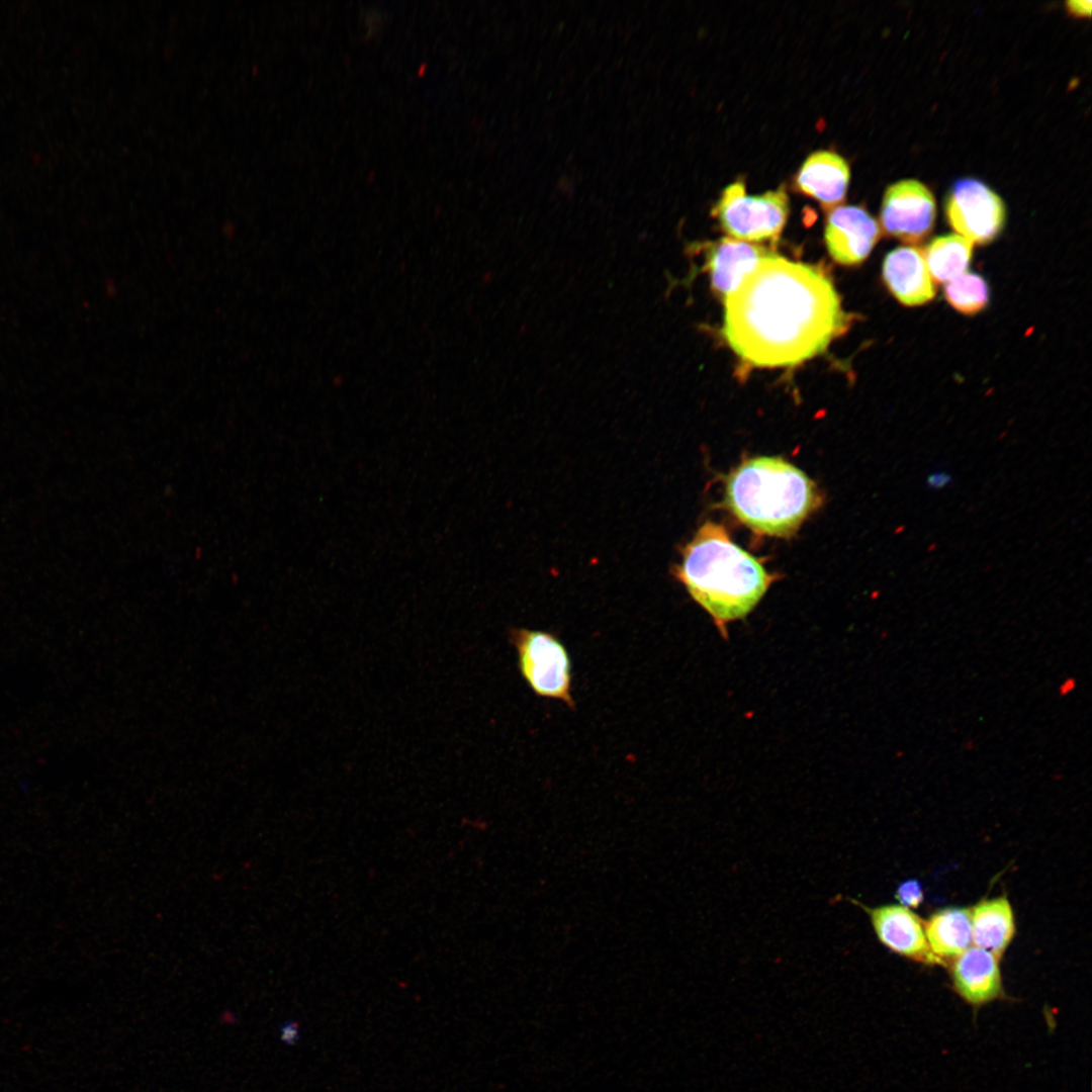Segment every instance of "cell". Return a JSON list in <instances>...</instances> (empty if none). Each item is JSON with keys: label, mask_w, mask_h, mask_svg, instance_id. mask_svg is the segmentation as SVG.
I'll list each match as a JSON object with an SVG mask.
<instances>
[{"label": "cell", "mask_w": 1092, "mask_h": 1092, "mask_svg": "<svg viewBox=\"0 0 1092 1092\" xmlns=\"http://www.w3.org/2000/svg\"><path fill=\"white\" fill-rule=\"evenodd\" d=\"M723 303L726 342L758 368L794 367L823 354L852 320L824 269L776 253Z\"/></svg>", "instance_id": "obj_1"}, {"label": "cell", "mask_w": 1092, "mask_h": 1092, "mask_svg": "<svg viewBox=\"0 0 1092 1092\" xmlns=\"http://www.w3.org/2000/svg\"><path fill=\"white\" fill-rule=\"evenodd\" d=\"M675 577L714 620L727 638V624L747 616L767 590L772 577L727 531L706 522L682 549Z\"/></svg>", "instance_id": "obj_2"}, {"label": "cell", "mask_w": 1092, "mask_h": 1092, "mask_svg": "<svg viewBox=\"0 0 1092 1092\" xmlns=\"http://www.w3.org/2000/svg\"><path fill=\"white\" fill-rule=\"evenodd\" d=\"M726 504L755 533L787 537L817 507L815 483L780 457L742 462L728 477Z\"/></svg>", "instance_id": "obj_3"}, {"label": "cell", "mask_w": 1092, "mask_h": 1092, "mask_svg": "<svg viewBox=\"0 0 1092 1092\" xmlns=\"http://www.w3.org/2000/svg\"><path fill=\"white\" fill-rule=\"evenodd\" d=\"M789 211V197L784 186L749 195L742 181L726 186L712 208L713 216L730 238L771 244L779 241Z\"/></svg>", "instance_id": "obj_4"}, {"label": "cell", "mask_w": 1092, "mask_h": 1092, "mask_svg": "<svg viewBox=\"0 0 1092 1092\" xmlns=\"http://www.w3.org/2000/svg\"><path fill=\"white\" fill-rule=\"evenodd\" d=\"M510 640L517 651L519 670L533 693L575 708L571 694L572 666L563 642L553 633L516 628Z\"/></svg>", "instance_id": "obj_5"}, {"label": "cell", "mask_w": 1092, "mask_h": 1092, "mask_svg": "<svg viewBox=\"0 0 1092 1092\" xmlns=\"http://www.w3.org/2000/svg\"><path fill=\"white\" fill-rule=\"evenodd\" d=\"M945 214L957 235L980 245L992 242L1005 221L1002 199L976 179L954 183L946 200Z\"/></svg>", "instance_id": "obj_6"}, {"label": "cell", "mask_w": 1092, "mask_h": 1092, "mask_svg": "<svg viewBox=\"0 0 1092 1092\" xmlns=\"http://www.w3.org/2000/svg\"><path fill=\"white\" fill-rule=\"evenodd\" d=\"M936 215L930 190L917 180H901L885 191L880 213L883 230L908 244H917L931 233Z\"/></svg>", "instance_id": "obj_7"}, {"label": "cell", "mask_w": 1092, "mask_h": 1092, "mask_svg": "<svg viewBox=\"0 0 1092 1092\" xmlns=\"http://www.w3.org/2000/svg\"><path fill=\"white\" fill-rule=\"evenodd\" d=\"M869 916L879 941L891 951L925 965H944L931 950L924 923L911 910L895 904L869 907L852 898Z\"/></svg>", "instance_id": "obj_8"}, {"label": "cell", "mask_w": 1092, "mask_h": 1092, "mask_svg": "<svg viewBox=\"0 0 1092 1092\" xmlns=\"http://www.w3.org/2000/svg\"><path fill=\"white\" fill-rule=\"evenodd\" d=\"M881 236L878 221L862 207L838 205L826 217L824 239L830 257L843 266L862 263Z\"/></svg>", "instance_id": "obj_9"}, {"label": "cell", "mask_w": 1092, "mask_h": 1092, "mask_svg": "<svg viewBox=\"0 0 1092 1092\" xmlns=\"http://www.w3.org/2000/svg\"><path fill=\"white\" fill-rule=\"evenodd\" d=\"M953 991L974 1009L1006 997L999 960L978 946H970L951 961Z\"/></svg>", "instance_id": "obj_10"}, {"label": "cell", "mask_w": 1092, "mask_h": 1092, "mask_svg": "<svg viewBox=\"0 0 1092 1092\" xmlns=\"http://www.w3.org/2000/svg\"><path fill=\"white\" fill-rule=\"evenodd\" d=\"M707 270L712 288L724 299L765 258L775 252L762 245L722 238L707 250Z\"/></svg>", "instance_id": "obj_11"}, {"label": "cell", "mask_w": 1092, "mask_h": 1092, "mask_svg": "<svg viewBox=\"0 0 1092 1092\" xmlns=\"http://www.w3.org/2000/svg\"><path fill=\"white\" fill-rule=\"evenodd\" d=\"M883 279L890 292L906 306L925 304L936 293L923 250L914 246L899 247L887 254Z\"/></svg>", "instance_id": "obj_12"}, {"label": "cell", "mask_w": 1092, "mask_h": 1092, "mask_svg": "<svg viewBox=\"0 0 1092 1092\" xmlns=\"http://www.w3.org/2000/svg\"><path fill=\"white\" fill-rule=\"evenodd\" d=\"M849 178V167L841 156L831 151H817L804 161L796 184L800 191L830 210L844 200Z\"/></svg>", "instance_id": "obj_13"}, {"label": "cell", "mask_w": 1092, "mask_h": 1092, "mask_svg": "<svg viewBox=\"0 0 1092 1092\" xmlns=\"http://www.w3.org/2000/svg\"><path fill=\"white\" fill-rule=\"evenodd\" d=\"M970 910L973 943L1000 960L1015 931L1009 901L1005 897L984 900Z\"/></svg>", "instance_id": "obj_14"}, {"label": "cell", "mask_w": 1092, "mask_h": 1092, "mask_svg": "<svg viewBox=\"0 0 1092 1092\" xmlns=\"http://www.w3.org/2000/svg\"><path fill=\"white\" fill-rule=\"evenodd\" d=\"M932 952L943 964L952 961L973 943L971 910L945 908L933 913L924 923Z\"/></svg>", "instance_id": "obj_15"}, {"label": "cell", "mask_w": 1092, "mask_h": 1092, "mask_svg": "<svg viewBox=\"0 0 1092 1092\" xmlns=\"http://www.w3.org/2000/svg\"><path fill=\"white\" fill-rule=\"evenodd\" d=\"M973 246L960 235H946L933 239L923 251L928 271L935 283H947L967 272Z\"/></svg>", "instance_id": "obj_16"}, {"label": "cell", "mask_w": 1092, "mask_h": 1092, "mask_svg": "<svg viewBox=\"0 0 1092 1092\" xmlns=\"http://www.w3.org/2000/svg\"><path fill=\"white\" fill-rule=\"evenodd\" d=\"M944 296L956 310L972 315L988 304L989 288L982 276L966 272L945 283Z\"/></svg>", "instance_id": "obj_17"}, {"label": "cell", "mask_w": 1092, "mask_h": 1092, "mask_svg": "<svg viewBox=\"0 0 1092 1092\" xmlns=\"http://www.w3.org/2000/svg\"><path fill=\"white\" fill-rule=\"evenodd\" d=\"M896 897L906 908L917 907L923 899L921 884L916 880L902 883L897 889Z\"/></svg>", "instance_id": "obj_18"}, {"label": "cell", "mask_w": 1092, "mask_h": 1092, "mask_svg": "<svg viewBox=\"0 0 1092 1092\" xmlns=\"http://www.w3.org/2000/svg\"><path fill=\"white\" fill-rule=\"evenodd\" d=\"M953 482L952 474L944 468L931 470L925 477V485L930 490H942Z\"/></svg>", "instance_id": "obj_19"}, {"label": "cell", "mask_w": 1092, "mask_h": 1092, "mask_svg": "<svg viewBox=\"0 0 1092 1092\" xmlns=\"http://www.w3.org/2000/svg\"><path fill=\"white\" fill-rule=\"evenodd\" d=\"M280 1038L286 1044H293L299 1038V1026L294 1021H286L280 1026Z\"/></svg>", "instance_id": "obj_20"}, {"label": "cell", "mask_w": 1092, "mask_h": 1092, "mask_svg": "<svg viewBox=\"0 0 1092 1092\" xmlns=\"http://www.w3.org/2000/svg\"><path fill=\"white\" fill-rule=\"evenodd\" d=\"M1067 6H1068V9L1074 15H1077V16H1090L1092 2L1089 1V0L1088 1H1083V0L1069 1L1067 3Z\"/></svg>", "instance_id": "obj_21"}, {"label": "cell", "mask_w": 1092, "mask_h": 1092, "mask_svg": "<svg viewBox=\"0 0 1092 1092\" xmlns=\"http://www.w3.org/2000/svg\"><path fill=\"white\" fill-rule=\"evenodd\" d=\"M1075 687H1076V682H1075L1074 678H1066V680L1063 681V684L1060 686L1059 692H1060L1061 695L1064 696V695H1067L1070 692H1072L1075 689Z\"/></svg>", "instance_id": "obj_22"}]
</instances>
